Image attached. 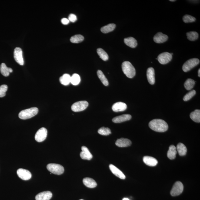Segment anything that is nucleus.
<instances>
[{
    "mask_svg": "<svg viewBox=\"0 0 200 200\" xmlns=\"http://www.w3.org/2000/svg\"><path fill=\"white\" fill-rule=\"evenodd\" d=\"M9 72L10 73H12L13 72V70L12 68H9Z\"/></svg>",
    "mask_w": 200,
    "mask_h": 200,
    "instance_id": "obj_41",
    "label": "nucleus"
},
{
    "mask_svg": "<svg viewBox=\"0 0 200 200\" xmlns=\"http://www.w3.org/2000/svg\"><path fill=\"white\" fill-rule=\"evenodd\" d=\"M143 161L146 165L150 166H155L158 163V161L153 157L145 156L144 157Z\"/></svg>",
    "mask_w": 200,
    "mask_h": 200,
    "instance_id": "obj_20",
    "label": "nucleus"
},
{
    "mask_svg": "<svg viewBox=\"0 0 200 200\" xmlns=\"http://www.w3.org/2000/svg\"><path fill=\"white\" fill-rule=\"evenodd\" d=\"M0 71L1 74L4 76L7 77L9 75L10 73L9 71V68L4 63H2L1 64V67H0Z\"/></svg>",
    "mask_w": 200,
    "mask_h": 200,
    "instance_id": "obj_34",
    "label": "nucleus"
},
{
    "mask_svg": "<svg viewBox=\"0 0 200 200\" xmlns=\"http://www.w3.org/2000/svg\"><path fill=\"white\" fill-rule=\"evenodd\" d=\"M150 128L156 132H164L168 130V125L164 120L161 119L152 120L149 124Z\"/></svg>",
    "mask_w": 200,
    "mask_h": 200,
    "instance_id": "obj_1",
    "label": "nucleus"
},
{
    "mask_svg": "<svg viewBox=\"0 0 200 200\" xmlns=\"http://www.w3.org/2000/svg\"><path fill=\"white\" fill-rule=\"evenodd\" d=\"M52 196V192L50 191H45L40 193L36 195L35 199L36 200H49Z\"/></svg>",
    "mask_w": 200,
    "mask_h": 200,
    "instance_id": "obj_14",
    "label": "nucleus"
},
{
    "mask_svg": "<svg viewBox=\"0 0 200 200\" xmlns=\"http://www.w3.org/2000/svg\"><path fill=\"white\" fill-rule=\"evenodd\" d=\"M38 111V108L33 107L21 111L19 114V117L22 119H29L36 115Z\"/></svg>",
    "mask_w": 200,
    "mask_h": 200,
    "instance_id": "obj_3",
    "label": "nucleus"
},
{
    "mask_svg": "<svg viewBox=\"0 0 200 200\" xmlns=\"http://www.w3.org/2000/svg\"><path fill=\"white\" fill-rule=\"evenodd\" d=\"M77 17L75 14H71L69 16V20L72 22H75L77 21Z\"/></svg>",
    "mask_w": 200,
    "mask_h": 200,
    "instance_id": "obj_39",
    "label": "nucleus"
},
{
    "mask_svg": "<svg viewBox=\"0 0 200 200\" xmlns=\"http://www.w3.org/2000/svg\"><path fill=\"white\" fill-rule=\"evenodd\" d=\"M116 28V25L114 24H111L106 25L101 28V31L104 34L108 33L113 31Z\"/></svg>",
    "mask_w": 200,
    "mask_h": 200,
    "instance_id": "obj_27",
    "label": "nucleus"
},
{
    "mask_svg": "<svg viewBox=\"0 0 200 200\" xmlns=\"http://www.w3.org/2000/svg\"><path fill=\"white\" fill-rule=\"evenodd\" d=\"M147 78L149 83L151 85H154L155 83V70L151 67L148 68L147 71Z\"/></svg>",
    "mask_w": 200,
    "mask_h": 200,
    "instance_id": "obj_16",
    "label": "nucleus"
},
{
    "mask_svg": "<svg viewBox=\"0 0 200 200\" xmlns=\"http://www.w3.org/2000/svg\"><path fill=\"white\" fill-rule=\"evenodd\" d=\"M47 169L51 173L57 175H61L63 174L64 171L63 166L59 164H49L47 166Z\"/></svg>",
    "mask_w": 200,
    "mask_h": 200,
    "instance_id": "obj_4",
    "label": "nucleus"
},
{
    "mask_svg": "<svg viewBox=\"0 0 200 200\" xmlns=\"http://www.w3.org/2000/svg\"><path fill=\"white\" fill-rule=\"evenodd\" d=\"M124 41L126 45L131 48H135L138 45L136 40L132 37L125 38Z\"/></svg>",
    "mask_w": 200,
    "mask_h": 200,
    "instance_id": "obj_22",
    "label": "nucleus"
},
{
    "mask_svg": "<svg viewBox=\"0 0 200 200\" xmlns=\"http://www.w3.org/2000/svg\"><path fill=\"white\" fill-rule=\"evenodd\" d=\"M199 60L192 58L187 61L183 65L182 69L184 72H188L199 64Z\"/></svg>",
    "mask_w": 200,
    "mask_h": 200,
    "instance_id": "obj_5",
    "label": "nucleus"
},
{
    "mask_svg": "<svg viewBox=\"0 0 200 200\" xmlns=\"http://www.w3.org/2000/svg\"><path fill=\"white\" fill-rule=\"evenodd\" d=\"M71 76L69 74H65L60 77L59 81L63 85L67 86L69 85L71 83Z\"/></svg>",
    "mask_w": 200,
    "mask_h": 200,
    "instance_id": "obj_25",
    "label": "nucleus"
},
{
    "mask_svg": "<svg viewBox=\"0 0 200 200\" xmlns=\"http://www.w3.org/2000/svg\"><path fill=\"white\" fill-rule=\"evenodd\" d=\"M82 152L80 153V156L83 159L90 160L93 158V156L89 150L85 146L82 147Z\"/></svg>",
    "mask_w": 200,
    "mask_h": 200,
    "instance_id": "obj_13",
    "label": "nucleus"
},
{
    "mask_svg": "<svg viewBox=\"0 0 200 200\" xmlns=\"http://www.w3.org/2000/svg\"><path fill=\"white\" fill-rule=\"evenodd\" d=\"M61 22L63 24L65 25H68L69 23V21L68 19L66 18H62L61 19Z\"/></svg>",
    "mask_w": 200,
    "mask_h": 200,
    "instance_id": "obj_40",
    "label": "nucleus"
},
{
    "mask_svg": "<svg viewBox=\"0 0 200 200\" xmlns=\"http://www.w3.org/2000/svg\"><path fill=\"white\" fill-rule=\"evenodd\" d=\"M81 82V78L78 74H74L71 76V83L74 85H77Z\"/></svg>",
    "mask_w": 200,
    "mask_h": 200,
    "instance_id": "obj_33",
    "label": "nucleus"
},
{
    "mask_svg": "<svg viewBox=\"0 0 200 200\" xmlns=\"http://www.w3.org/2000/svg\"><path fill=\"white\" fill-rule=\"evenodd\" d=\"M176 149L179 154L181 156H184L186 155L187 152L186 147L184 144L180 143L177 146Z\"/></svg>",
    "mask_w": 200,
    "mask_h": 200,
    "instance_id": "obj_24",
    "label": "nucleus"
},
{
    "mask_svg": "<svg viewBox=\"0 0 200 200\" xmlns=\"http://www.w3.org/2000/svg\"><path fill=\"white\" fill-rule=\"evenodd\" d=\"M88 105V103L86 101H79L73 104L71 109L74 112H81L85 110Z\"/></svg>",
    "mask_w": 200,
    "mask_h": 200,
    "instance_id": "obj_6",
    "label": "nucleus"
},
{
    "mask_svg": "<svg viewBox=\"0 0 200 200\" xmlns=\"http://www.w3.org/2000/svg\"><path fill=\"white\" fill-rule=\"evenodd\" d=\"M97 75H98L99 78V79L104 85L106 86L108 85V80L102 71L101 70H98V71H97Z\"/></svg>",
    "mask_w": 200,
    "mask_h": 200,
    "instance_id": "obj_28",
    "label": "nucleus"
},
{
    "mask_svg": "<svg viewBox=\"0 0 200 200\" xmlns=\"http://www.w3.org/2000/svg\"><path fill=\"white\" fill-rule=\"evenodd\" d=\"M98 133L100 135L107 136L111 134V130L108 128L103 127L98 130Z\"/></svg>",
    "mask_w": 200,
    "mask_h": 200,
    "instance_id": "obj_35",
    "label": "nucleus"
},
{
    "mask_svg": "<svg viewBox=\"0 0 200 200\" xmlns=\"http://www.w3.org/2000/svg\"><path fill=\"white\" fill-rule=\"evenodd\" d=\"M132 118V116L129 114H124L119 116L115 117L112 119V121L115 123H119L129 121Z\"/></svg>",
    "mask_w": 200,
    "mask_h": 200,
    "instance_id": "obj_19",
    "label": "nucleus"
},
{
    "mask_svg": "<svg viewBox=\"0 0 200 200\" xmlns=\"http://www.w3.org/2000/svg\"><path fill=\"white\" fill-rule=\"evenodd\" d=\"M83 200V199H81V200Z\"/></svg>",
    "mask_w": 200,
    "mask_h": 200,
    "instance_id": "obj_45",
    "label": "nucleus"
},
{
    "mask_svg": "<svg viewBox=\"0 0 200 200\" xmlns=\"http://www.w3.org/2000/svg\"><path fill=\"white\" fill-rule=\"evenodd\" d=\"M196 18L195 17L189 15H185L184 16L183 18V21L185 23H192L195 22L196 21Z\"/></svg>",
    "mask_w": 200,
    "mask_h": 200,
    "instance_id": "obj_36",
    "label": "nucleus"
},
{
    "mask_svg": "<svg viewBox=\"0 0 200 200\" xmlns=\"http://www.w3.org/2000/svg\"><path fill=\"white\" fill-rule=\"evenodd\" d=\"M17 175L21 179L27 181L31 179L32 174L28 170L20 168L17 170Z\"/></svg>",
    "mask_w": 200,
    "mask_h": 200,
    "instance_id": "obj_11",
    "label": "nucleus"
},
{
    "mask_svg": "<svg viewBox=\"0 0 200 200\" xmlns=\"http://www.w3.org/2000/svg\"><path fill=\"white\" fill-rule=\"evenodd\" d=\"M170 1H171V2H175L176 1H175V0H173V1H172V0H170Z\"/></svg>",
    "mask_w": 200,
    "mask_h": 200,
    "instance_id": "obj_44",
    "label": "nucleus"
},
{
    "mask_svg": "<svg viewBox=\"0 0 200 200\" xmlns=\"http://www.w3.org/2000/svg\"><path fill=\"white\" fill-rule=\"evenodd\" d=\"M115 144L117 146L123 148L130 146L132 144V142L128 139L121 138L117 140Z\"/></svg>",
    "mask_w": 200,
    "mask_h": 200,
    "instance_id": "obj_18",
    "label": "nucleus"
},
{
    "mask_svg": "<svg viewBox=\"0 0 200 200\" xmlns=\"http://www.w3.org/2000/svg\"><path fill=\"white\" fill-rule=\"evenodd\" d=\"M47 134L48 131L46 129L44 128L40 129L35 134L36 141L38 142H43L46 139Z\"/></svg>",
    "mask_w": 200,
    "mask_h": 200,
    "instance_id": "obj_9",
    "label": "nucleus"
},
{
    "mask_svg": "<svg viewBox=\"0 0 200 200\" xmlns=\"http://www.w3.org/2000/svg\"><path fill=\"white\" fill-rule=\"evenodd\" d=\"M172 55L171 53L165 52L159 55L157 59L160 64L162 65H165L170 62L172 59Z\"/></svg>",
    "mask_w": 200,
    "mask_h": 200,
    "instance_id": "obj_8",
    "label": "nucleus"
},
{
    "mask_svg": "<svg viewBox=\"0 0 200 200\" xmlns=\"http://www.w3.org/2000/svg\"><path fill=\"white\" fill-rule=\"evenodd\" d=\"M14 59L16 62L21 65H23L24 64L23 53L22 49L21 48H15L14 51Z\"/></svg>",
    "mask_w": 200,
    "mask_h": 200,
    "instance_id": "obj_10",
    "label": "nucleus"
},
{
    "mask_svg": "<svg viewBox=\"0 0 200 200\" xmlns=\"http://www.w3.org/2000/svg\"><path fill=\"white\" fill-rule=\"evenodd\" d=\"M83 183L89 188H93L97 186L96 182L94 179L90 178H85L83 180Z\"/></svg>",
    "mask_w": 200,
    "mask_h": 200,
    "instance_id": "obj_21",
    "label": "nucleus"
},
{
    "mask_svg": "<svg viewBox=\"0 0 200 200\" xmlns=\"http://www.w3.org/2000/svg\"><path fill=\"white\" fill-rule=\"evenodd\" d=\"M184 190V186L182 182L178 181L174 184L171 191V195L173 196H177L182 193Z\"/></svg>",
    "mask_w": 200,
    "mask_h": 200,
    "instance_id": "obj_7",
    "label": "nucleus"
},
{
    "mask_svg": "<svg viewBox=\"0 0 200 200\" xmlns=\"http://www.w3.org/2000/svg\"><path fill=\"white\" fill-rule=\"evenodd\" d=\"M109 168L113 174L116 176L118 178L122 179H125L126 176L122 171L116 167L115 166L111 164L109 165Z\"/></svg>",
    "mask_w": 200,
    "mask_h": 200,
    "instance_id": "obj_15",
    "label": "nucleus"
},
{
    "mask_svg": "<svg viewBox=\"0 0 200 200\" xmlns=\"http://www.w3.org/2000/svg\"><path fill=\"white\" fill-rule=\"evenodd\" d=\"M97 53L99 55L100 58L104 61H106L108 59L109 56L108 54L102 48H98L97 50Z\"/></svg>",
    "mask_w": 200,
    "mask_h": 200,
    "instance_id": "obj_30",
    "label": "nucleus"
},
{
    "mask_svg": "<svg viewBox=\"0 0 200 200\" xmlns=\"http://www.w3.org/2000/svg\"><path fill=\"white\" fill-rule=\"evenodd\" d=\"M8 87L6 85H3L0 86V98L5 96L6 92L8 90Z\"/></svg>",
    "mask_w": 200,
    "mask_h": 200,
    "instance_id": "obj_38",
    "label": "nucleus"
},
{
    "mask_svg": "<svg viewBox=\"0 0 200 200\" xmlns=\"http://www.w3.org/2000/svg\"><path fill=\"white\" fill-rule=\"evenodd\" d=\"M196 94V92L195 90H193L192 91H190L188 93L186 94V95L184 96L183 98L184 101H187L191 99Z\"/></svg>",
    "mask_w": 200,
    "mask_h": 200,
    "instance_id": "obj_37",
    "label": "nucleus"
},
{
    "mask_svg": "<svg viewBox=\"0 0 200 200\" xmlns=\"http://www.w3.org/2000/svg\"><path fill=\"white\" fill-rule=\"evenodd\" d=\"M190 118L196 122H200V110H195L190 114Z\"/></svg>",
    "mask_w": 200,
    "mask_h": 200,
    "instance_id": "obj_26",
    "label": "nucleus"
},
{
    "mask_svg": "<svg viewBox=\"0 0 200 200\" xmlns=\"http://www.w3.org/2000/svg\"><path fill=\"white\" fill-rule=\"evenodd\" d=\"M123 72L128 78H132L135 76L136 70L131 62L125 61L122 65Z\"/></svg>",
    "mask_w": 200,
    "mask_h": 200,
    "instance_id": "obj_2",
    "label": "nucleus"
},
{
    "mask_svg": "<svg viewBox=\"0 0 200 200\" xmlns=\"http://www.w3.org/2000/svg\"><path fill=\"white\" fill-rule=\"evenodd\" d=\"M84 37L81 35L74 36L70 39V41L73 43L78 44L82 42L84 40Z\"/></svg>",
    "mask_w": 200,
    "mask_h": 200,
    "instance_id": "obj_31",
    "label": "nucleus"
},
{
    "mask_svg": "<svg viewBox=\"0 0 200 200\" xmlns=\"http://www.w3.org/2000/svg\"><path fill=\"white\" fill-rule=\"evenodd\" d=\"M198 76L199 77H200V69H199L198 70Z\"/></svg>",
    "mask_w": 200,
    "mask_h": 200,
    "instance_id": "obj_42",
    "label": "nucleus"
},
{
    "mask_svg": "<svg viewBox=\"0 0 200 200\" xmlns=\"http://www.w3.org/2000/svg\"><path fill=\"white\" fill-rule=\"evenodd\" d=\"M127 108V105L125 103L117 102L112 106V109L114 112H122L126 110Z\"/></svg>",
    "mask_w": 200,
    "mask_h": 200,
    "instance_id": "obj_17",
    "label": "nucleus"
},
{
    "mask_svg": "<svg viewBox=\"0 0 200 200\" xmlns=\"http://www.w3.org/2000/svg\"><path fill=\"white\" fill-rule=\"evenodd\" d=\"M176 153V149L175 146L174 145L170 146L167 153L168 158L171 160L175 159Z\"/></svg>",
    "mask_w": 200,
    "mask_h": 200,
    "instance_id": "obj_23",
    "label": "nucleus"
},
{
    "mask_svg": "<svg viewBox=\"0 0 200 200\" xmlns=\"http://www.w3.org/2000/svg\"><path fill=\"white\" fill-rule=\"evenodd\" d=\"M186 36L188 39L191 41H195L198 39L199 37L198 34L195 31H191L187 33Z\"/></svg>",
    "mask_w": 200,
    "mask_h": 200,
    "instance_id": "obj_32",
    "label": "nucleus"
},
{
    "mask_svg": "<svg viewBox=\"0 0 200 200\" xmlns=\"http://www.w3.org/2000/svg\"><path fill=\"white\" fill-rule=\"evenodd\" d=\"M195 84V81L194 80L191 79H188L185 81L184 83V86H185L186 89L187 90H191L194 88V85Z\"/></svg>",
    "mask_w": 200,
    "mask_h": 200,
    "instance_id": "obj_29",
    "label": "nucleus"
},
{
    "mask_svg": "<svg viewBox=\"0 0 200 200\" xmlns=\"http://www.w3.org/2000/svg\"><path fill=\"white\" fill-rule=\"evenodd\" d=\"M123 200H130L128 198H124Z\"/></svg>",
    "mask_w": 200,
    "mask_h": 200,
    "instance_id": "obj_43",
    "label": "nucleus"
},
{
    "mask_svg": "<svg viewBox=\"0 0 200 200\" xmlns=\"http://www.w3.org/2000/svg\"><path fill=\"white\" fill-rule=\"evenodd\" d=\"M168 38V36L162 33V32H158L154 36V41L156 43L161 44L166 42Z\"/></svg>",
    "mask_w": 200,
    "mask_h": 200,
    "instance_id": "obj_12",
    "label": "nucleus"
}]
</instances>
